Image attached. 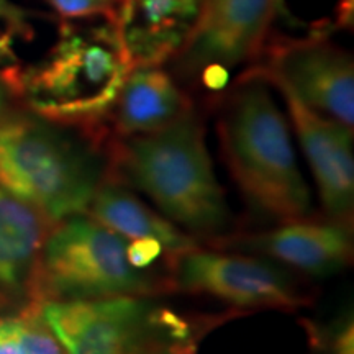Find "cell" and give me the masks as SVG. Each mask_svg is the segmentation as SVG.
<instances>
[{
	"label": "cell",
	"mask_w": 354,
	"mask_h": 354,
	"mask_svg": "<svg viewBox=\"0 0 354 354\" xmlns=\"http://www.w3.org/2000/svg\"><path fill=\"white\" fill-rule=\"evenodd\" d=\"M15 10V7L8 3V0H0V17H6Z\"/></svg>",
	"instance_id": "cell-20"
},
{
	"label": "cell",
	"mask_w": 354,
	"mask_h": 354,
	"mask_svg": "<svg viewBox=\"0 0 354 354\" xmlns=\"http://www.w3.org/2000/svg\"><path fill=\"white\" fill-rule=\"evenodd\" d=\"M202 0H118L115 25L131 71L174 59L196 25Z\"/></svg>",
	"instance_id": "cell-12"
},
{
	"label": "cell",
	"mask_w": 354,
	"mask_h": 354,
	"mask_svg": "<svg viewBox=\"0 0 354 354\" xmlns=\"http://www.w3.org/2000/svg\"><path fill=\"white\" fill-rule=\"evenodd\" d=\"M169 284L238 308L295 310L308 304L307 292L274 261L198 246L171 261Z\"/></svg>",
	"instance_id": "cell-7"
},
{
	"label": "cell",
	"mask_w": 354,
	"mask_h": 354,
	"mask_svg": "<svg viewBox=\"0 0 354 354\" xmlns=\"http://www.w3.org/2000/svg\"><path fill=\"white\" fill-rule=\"evenodd\" d=\"M287 102L318 196L330 220L351 227L354 209L353 128L331 120L304 105L286 88L276 87Z\"/></svg>",
	"instance_id": "cell-11"
},
{
	"label": "cell",
	"mask_w": 354,
	"mask_h": 354,
	"mask_svg": "<svg viewBox=\"0 0 354 354\" xmlns=\"http://www.w3.org/2000/svg\"><path fill=\"white\" fill-rule=\"evenodd\" d=\"M190 110L187 95L159 68H138L128 74L118 94L113 127L118 138L156 131Z\"/></svg>",
	"instance_id": "cell-15"
},
{
	"label": "cell",
	"mask_w": 354,
	"mask_h": 354,
	"mask_svg": "<svg viewBox=\"0 0 354 354\" xmlns=\"http://www.w3.org/2000/svg\"><path fill=\"white\" fill-rule=\"evenodd\" d=\"M263 63L251 68L274 87L289 91L304 105L323 117L353 128V57L330 39L274 48L258 56Z\"/></svg>",
	"instance_id": "cell-8"
},
{
	"label": "cell",
	"mask_w": 354,
	"mask_h": 354,
	"mask_svg": "<svg viewBox=\"0 0 354 354\" xmlns=\"http://www.w3.org/2000/svg\"><path fill=\"white\" fill-rule=\"evenodd\" d=\"M19 117L0 123V189L51 223L87 214L97 189L109 177L97 130Z\"/></svg>",
	"instance_id": "cell-4"
},
{
	"label": "cell",
	"mask_w": 354,
	"mask_h": 354,
	"mask_svg": "<svg viewBox=\"0 0 354 354\" xmlns=\"http://www.w3.org/2000/svg\"><path fill=\"white\" fill-rule=\"evenodd\" d=\"M0 354H64L44 323L39 304H28L19 315L0 318Z\"/></svg>",
	"instance_id": "cell-17"
},
{
	"label": "cell",
	"mask_w": 354,
	"mask_h": 354,
	"mask_svg": "<svg viewBox=\"0 0 354 354\" xmlns=\"http://www.w3.org/2000/svg\"><path fill=\"white\" fill-rule=\"evenodd\" d=\"M113 12L61 20L46 55L28 66L8 92L44 120L97 130L112 115L131 73Z\"/></svg>",
	"instance_id": "cell-2"
},
{
	"label": "cell",
	"mask_w": 354,
	"mask_h": 354,
	"mask_svg": "<svg viewBox=\"0 0 354 354\" xmlns=\"http://www.w3.org/2000/svg\"><path fill=\"white\" fill-rule=\"evenodd\" d=\"M223 250L276 261L307 276L326 277L343 271L353 259L349 225L335 220L299 218L259 233L225 236L214 241Z\"/></svg>",
	"instance_id": "cell-10"
},
{
	"label": "cell",
	"mask_w": 354,
	"mask_h": 354,
	"mask_svg": "<svg viewBox=\"0 0 354 354\" xmlns=\"http://www.w3.org/2000/svg\"><path fill=\"white\" fill-rule=\"evenodd\" d=\"M218 133L233 180L256 214L276 223L310 216L312 194L266 79L250 71L240 79L221 109Z\"/></svg>",
	"instance_id": "cell-3"
},
{
	"label": "cell",
	"mask_w": 354,
	"mask_h": 354,
	"mask_svg": "<svg viewBox=\"0 0 354 354\" xmlns=\"http://www.w3.org/2000/svg\"><path fill=\"white\" fill-rule=\"evenodd\" d=\"M50 220L38 209L0 189V305L30 297Z\"/></svg>",
	"instance_id": "cell-13"
},
{
	"label": "cell",
	"mask_w": 354,
	"mask_h": 354,
	"mask_svg": "<svg viewBox=\"0 0 354 354\" xmlns=\"http://www.w3.org/2000/svg\"><path fill=\"white\" fill-rule=\"evenodd\" d=\"M128 241L91 215L69 216L50 230L35 269L32 300H95L154 295L169 284L130 263ZM171 286V284H169Z\"/></svg>",
	"instance_id": "cell-6"
},
{
	"label": "cell",
	"mask_w": 354,
	"mask_h": 354,
	"mask_svg": "<svg viewBox=\"0 0 354 354\" xmlns=\"http://www.w3.org/2000/svg\"><path fill=\"white\" fill-rule=\"evenodd\" d=\"M6 87L0 82V123L6 120Z\"/></svg>",
	"instance_id": "cell-19"
},
{
	"label": "cell",
	"mask_w": 354,
	"mask_h": 354,
	"mask_svg": "<svg viewBox=\"0 0 354 354\" xmlns=\"http://www.w3.org/2000/svg\"><path fill=\"white\" fill-rule=\"evenodd\" d=\"M109 162L112 179L145 194L190 236H228L232 210L192 109L156 131L118 138L110 146Z\"/></svg>",
	"instance_id": "cell-1"
},
{
	"label": "cell",
	"mask_w": 354,
	"mask_h": 354,
	"mask_svg": "<svg viewBox=\"0 0 354 354\" xmlns=\"http://www.w3.org/2000/svg\"><path fill=\"white\" fill-rule=\"evenodd\" d=\"M354 0H271L259 53L330 39L353 26Z\"/></svg>",
	"instance_id": "cell-16"
},
{
	"label": "cell",
	"mask_w": 354,
	"mask_h": 354,
	"mask_svg": "<svg viewBox=\"0 0 354 354\" xmlns=\"http://www.w3.org/2000/svg\"><path fill=\"white\" fill-rule=\"evenodd\" d=\"M271 0H202L176 64L185 76L230 69L258 57Z\"/></svg>",
	"instance_id": "cell-9"
},
{
	"label": "cell",
	"mask_w": 354,
	"mask_h": 354,
	"mask_svg": "<svg viewBox=\"0 0 354 354\" xmlns=\"http://www.w3.org/2000/svg\"><path fill=\"white\" fill-rule=\"evenodd\" d=\"M87 215L125 238L127 241L148 240L165 248L171 258L197 248L196 238L154 212L125 184L107 177L97 189Z\"/></svg>",
	"instance_id": "cell-14"
},
{
	"label": "cell",
	"mask_w": 354,
	"mask_h": 354,
	"mask_svg": "<svg viewBox=\"0 0 354 354\" xmlns=\"http://www.w3.org/2000/svg\"><path fill=\"white\" fill-rule=\"evenodd\" d=\"M46 2L61 19L79 20L113 12L118 0H46Z\"/></svg>",
	"instance_id": "cell-18"
},
{
	"label": "cell",
	"mask_w": 354,
	"mask_h": 354,
	"mask_svg": "<svg viewBox=\"0 0 354 354\" xmlns=\"http://www.w3.org/2000/svg\"><path fill=\"white\" fill-rule=\"evenodd\" d=\"M39 312L68 354H190L205 320L153 295L51 300Z\"/></svg>",
	"instance_id": "cell-5"
}]
</instances>
